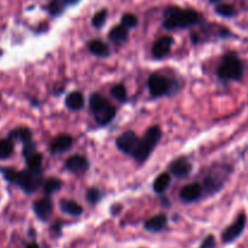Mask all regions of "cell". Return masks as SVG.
<instances>
[{
    "label": "cell",
    "mask_w": 248,
    "mask_h": 248,
    "mask_svg": "<svg viewBox=\"0 0 248 248\" xmlns=\"http://www.w3.org/2000/svg\"><path fill=\"white\" fill-rule=\"evenodd\" d=\"M109 38H110V40L113 43L119 44V45L124 44L128 39V29L126 27H124L123 24H120L118 27H114L110 31V33H109Z\"/></svg>",
    "instance_id": "obj_18"
},
{
    "label": "cell",
    "mask_w": 248,
    "mask_h": 248,
    "mask_svg": "<svg viewBox=\"0 0 248 248\" xmlns=\"http://www.w3.org/2000/svg\"><path fill=\"white\" fill-rule=\"evenodd\" d=\"M161 135V128H160L159 126H153V127H150L149 130L145 132L144 137L140 138L137 150H136L135 154L132 155L138 164H143V162L149 157L153 149H154V148L156 147L157 143H159Z\"/></svg>",
    "instance_id": "obj_5"
},
{
    "label": "cell",
    "mask_w": 248,
    "mask_h": 248,
    "mask_svg": "<svg viewBox=\"0 0 248 248\" xmlns=\"http://www.w3.org/2000/svg\"><path fill=\"white\" fill-rule=\"evenodd\" d=\"M65 167L73 173L81 174L89 170V161L81 155H74L65 161Z\"/></svg>",
    "instance_id": "obj_13"
},
{
    "label": "cell",
    "mask_w": 248,
    "mask_h": 248,
    "mask_svg": "<svg viewBox=\"0 0 248 248\" xmlns=\"http://www.w3.org/2000/svg\"><path fill=\"white\" fill-rule=\"evenodd\" d=\"M246 220L247 218L245 213L239 215L236 220H235L230 227H228L227 229L224 230V232H223V242H224V244H230V242H234L235 240L239 239L240 235L244 232L245 227H246Z\"/></svg>",
    "instance_id": "obj_7"
},
{
    "label": "cell",
    "mask_w": 248,
    "mask_h": 248,
    "mask_svg": "<svg viewBox=\"0 0 248 248\" xmlns=\"http://www.w3.org/2000/svg\"><path fill=\"white\" fill-rule=\"evenodd\" d=\"M84 96L78 91L70 92L67 96V98H65V106H67L70 110H79V109H81L82 107H84Z\"/></svg>",
    "instance_id": "obj_17"
},
{
    "label": "cell",
    "mask_w": 248,
    "mask_h": 248,
    "mask_svg": "<svg viewBox=\"0 0 248 248\" xmlns=\"http://www.w3.org/2000/svg\"><path fill=\"white\" fill-rule=\"evenodd\" d=\"M26 248H40V247H39V245L35 244V242H31V244H29Z\"/></svg>",
    "instance_id": "obj_34"
},
{
    "label": "cell",
    "mask_w": 248,
    "mask_h": 248,
    "mask_svg": "<svg viewBox=\"0 0 248 248\" xmlns=\"http://www.w3.org/2000/svg\"><path fill=\"white\" fill-rule=\"evenodd\" d=\"M167 225V217L166 215H157L154 217L149 218L144 223L145 230L150 232H160L166 228Z\"/></svg>",
    "instance_id": "obj_15"
},
{
    "label": "cell",
    "mask_w": 248,
    "mask_h": 248,
    "mask_svg": "<svg viewBox=\"0 0 248 248\" xmlns=\"http://www.w3.org/2000/svg\"><path fill=\"white\" fill-rule=\"evenodd\" d=\"M121 24H123L124 27H126L127 29L135 28L138 24L137 16H135L133 14H125L123 16V18H121Z\"/></svg>",
    "instance_id": "obj_29"
},
{
    "label": "cell",
    "mask_w": 248,
    "mask_h": 248,
    "mask_svg": "<svg viewBox=\"0 0 248 248\" xmlns=\"http://www.w3.org/2000/svg\"><path fill=\"white\" fill-rule=\"evenodd\" d=\"M52 201H51V199L48 196H45V198L40 199V200H36L33 203L34 213L43 222H45V220H47L50 218V216L52 215Z\"/></svg>",
    "instance_id": "obj_9"
},
{
    "label": "cell",
    "mask_w": 248,
    "mask_h": 248,
    "mask_svg": "<svg viewBox=\"0 0 248 248\" xmlns=\"http://www.w3.org/2000/svg\"><path fill=\"white\" fill-rule=\"evenodd\" d=\"M216 246V239L213 235H208L201 244L200 248H215Z\"/></svg>",
    "instance_id": "obj_31"
},
{
    "label": "cell",
    "mask_w": 248,
    "mask_h": 248,
    "mask_svg": "<svg viewBox=\"0 0 248 248\" xmlns=\"http://www.w3.org/2000/svg\"><path fill=\"white\" fill-rule=\"evenodd\" d=\"M140 138H138V136L136 135L132 131H127V132L123 133L121 136H119L118 140H116V145H118L119 149L123 153L128 155H133L135 152L137 150L138 144H140Z\"/></svg>",
    "instance_id": "obj_8"
},
{
    "label": "cell",
    "mask_w": 248,
    "mask_h": 248,
    "mask_svg": "<svg viewBox=\"0 0 248 248\" xmlns=\"http://www.w3.org/2000/svg\"><path fill=\"white\" fill-rule=\"evenodd\" d=\"M211 2H218V1H220V0H210Z\"/></svg>",
    "instance_id": "obj_35"
},
{
    "label": "cell",
    "mask_w": 248,
    "mask_h": 248,
    "mask_svg": "<svg viewBox=\"0 0 248 248\" xmlns=\"http://www.w3.org/2000/svg\"><path fill=\"white\" fill-rule=\"evenodd\" d=\"M61 227H62V225H61V223H58V224H57V223H56V224L52 227V230H55V232H57V235H60Z\"/></svg>",
    "instance_id": "obj_32"
},
{
    "label": "cell",
    "mask_w": 248,
    "mask_h": 248,
    "mask_svg": "<svg viewBox=\"0 0 248 248\" xmlns=\"http://www.w3.org/2000/svg\"><path fill=\"white\" fill-rule=\"evenodd\" d=\"M170 183H171V173H161L154 182V191H156L157 194H162L164 191H166V189L169 188Z\"/></svg>",
    "instance_id": "obj_21"
},
{
    "label": "cell",
    "mask_w": 248,
    "mask_h": 248,
    "mask_svg": "<svg viewBox=\"0 0 248 248\" xmlns=\"http://www.w3.org/2000/svg\"><path fill=\"white\" fill-rule=\"evenodd\" d=\"M89 50L97 57H107L110 53L109 46L102 40H92L89 43Z\"/></svg>",
    "instance_id": "obj_20"
},
{
    "label": "cell",
    "mask_w": 248,
    "mask_h": 248,
    "mask_svg": "<svg viewBox=\"0 0 248 248\" xmlns=\"http://www.w3.org/2000/svg\"><path fill=\"white\" fill-rule=\"evenodd\" d=\"M60 208L62 212L67 213L69 216H80L82 213V207L78 202L73 200H61L60 202Z\"/></svg>",
    "instance_id": "obj_19"
},
{
    "label": "cell",
    "mask_w": 248,
    "mask_h": 248,
    "mask_svg": "<svg viewBox=\"0 0 248 248\" xmlns=\"http://www.w3.org/2000/svg\"><path fill=\"white\" fill-rule=\"evenodd\" d=\"M86 199L91 205H96L97 202H99V200L102 199V193L96 188H92L87 191Z\"/></svg>",
    "instance_id": "obj_30"
},
{
    "label": "cell",
    "mask_w": 248,
    "mask_h": 248,
    "mask_svg": "<svg viewBox=\"0 0 248 248\" xmlns=\"http://www.w3.org/2000/svg\"><path fill=\"white\" fill-rule=\"evenodd\" d=\"M216 12L223 17H232L236 14V10H235V7L232 6V5L222 4L218 5V6L216 7Z\"/></svg>",
    "instance_id": "obj_27"
},
{
    "label": "cell",
    "mask_w": 248,
    "mask_h": 248,
    "mask_svg": "<svg viewBox=\"0 0 248 248\" xmlns=\"http://www.w3.org/2000/svg\"><path fill=\"white\" fill-rule=\"evenodd\" d=\"M14 153V140L7 138L0 140V160H6Z\"/></svg>",
    "instance_id": "obj_22"
},
{
    "label": "cell",
    "mask_w": 248,
    "mask_h": 248,
    "mask_svg": "<svg viewBox=\"0 0 248 248\" xmlns=\"http://www.w3.org/2000/svg\"><path fill=\"white\" fill-rule=\"evenodd\" d=\"M63 1H64L65 5H74L77 2H79L80 0H63Z\"/></svg>",
    "instance_id": "obj_33"
},
{
    "label": "cell",
    "mask_w": 248,
    "mask_h": 248,
    "mask_svg": "<svg viewBox=\"0 0 248 248\" xmlns=\"http://www.w3.org/2000/svg\"><path fill=\"white\" fill-rule=\"evenodd\" d=\"M0 173L10 184L18 186L26 194H33L38 190L43 182L41 171H33L29 169L16 171L10 167H0Z\"/></svg>",
    "instance_id": "obj_1"
},
{
    "label": "cell",
    "mask_w": 248,
    "mask_h": 248,
    "mask_svg": "<svg viewBox=\"0 0 248 248\" xmlns=\"http://www.w3.org/2000/svg\"><path fill=\"white\" fill-rule=\"evenodd\" d=\"M173 82L160 74H152L148 80V87L153 97H162L172 91Z\"/></svg>",
    "instance_id": "obj_6"
},
{
    "label": "cell",
    "mask_w": 248,
    "mask_h": 248,
    "mask_svg": "<svg viewBox=\"0 0 248 248\" xmlns=\"http://www.w3.org/2000/svg\"><path fill=\"white\" fill-rule=\"evenodd\" d=\"M217 75L224 81H239L244 75V65L236 53H228L223 57Z\"/></svg>",
    "instance_id": "obj_4"
},
{
    "label": "cell",
    "mask_w": 248,
    "mask_h": 248,
    "mask_svg": "<svg viewBox=\"0 0 248 248\" xmlns=\"http://www.w3.org/2000/svg\"><path fill=\"white\" fill-rule=\"evenodd\" d=\"M9 138L12 140H19L22 144H26V143H29L33 140V137H31V131L29 130L28 127H17L15 130L10 131Z\"/></svg>",
    "instance_id": "obj_16"
},
{
    "label": "cell",
    "mask_w": 248,
    "mask_h": 248,
    "mask_svg": "<svg viewBox=\"0 0 248 248\" xmlns=\"http://www.w3.org/2000/svg\"><path fill=\"white\" fill-rule=\"evenodd\" d=\"M201 17L194 10H182L177 6H171L165 11L164 27L166 29L189 28L200 22Z\"/></svg>",
    "instance_id": "obj_2"
},
{
    "label": "cell",
    "mask_w": 248,
    "mask_h": 248,
    "mask_svg": "<svg viewBox=\"0 0 248 248\" xmlns=\"http://www.w3.org/2000/svg\"><path fill=\"white\" fill-rule=\"evenodd\" d=\"M62 186V182L57 178H48L44 184V191L46 195H51V194L58 191Z\"/></svg>",
    "instance_id": "obj_24"
},
{
    "label": "cell",
    "mask_w": 248,
    "mask_h": 248,
    "mask_svg": "<svg viewBox=\"0 0 248 248\" xmlns=\"http://www.w3.org/2000/svg\"><path fill=\"white\" fill-rule=\"evenodd\" d=\"M90 109L99 125H108L116 115V109L109 101L99 93H92L90 97Z\"/></svg>",
    "instance_id": "obj_3"
},
{
    "label": "cell",
    "mask_w": 248,
    "mask_h": 248,
    "mask_svg": "<svg viewBox=\"0 0 248 248\" xmlns=\"http://www.w3.org/2000/svg\"><path fill=\"white\" fill-rule=\"evenodd\" d=\"M0 101H1V96H0Z\"/></svg>",
    "instance_id": "obj_36"
},
{
    "label": "cell",
    "mask_w": 248,
    "mask_h": 248,
    "mask_svg": "<svg viewBox=\"0 0 248 248\" xmlns=\"http://www.w3.org/2000/svg\"><path fill=\"white\" fill-rule=\"evenodd\" d=\"M111 96L115 99H118L119 102H126L127 101V91H126V87L124 85L118 84L115 86L111 87L110 90Z\"/></svg>",
    "instance_id": "obj_25"
},
{
    "label": "cell",
    "mask_w": 248,
    "mask_h": 248,
    "mask_svg": "<svg viewBox=\"0 0 248 248\" xmlns=\"http://www.w3.org/2000/svg\"><path fill=\"white\" fill-rule=\"evenodd\" d=\"M64 7H65V4L63 0H52V1L48 4L47 10L52 16H58V15L62 14Z\"/></svg>",
    "instance_id": "obj_26"
},
{
    "label": "cell",
    "mask_w": 248,
    "mask_h": 248,
    "mask_svg": "<svg viewBox=\"0 0 248 248\" xmlns=\"http://www.w3.org/2000/svg\"><path fill=\"white\" fill-rule=\"evenodd\" d=\"M107 15H108V11H107L106 9L97 12L93 16V18H92V26H93L94 28H101V27L106 23Z\"/></svg>",
    "instance_id": "obj_28"
},
{
    "label": "cell",
    "mask_w": 248,
    "mask_h": 248,
    "mask_svg": "<svg viewBox=\"0 0 248 248\" xmlns=\"http://www.w3.org/2000/svg\"><path fill=\"white\" fill-rule=\"evenodd\" d=\"M26 159L27 167L33 171H41V162H43V155L40 153L35 152L33 154H29L28 156L24 157Z\"/></svg>",
    "instance_id": "obj_23"
},
{
    "label": "cell",
    "mask_w": 248,
    "mask_h": 248,
    "mask_svg": "<svg viewBox=\"0 0 248 248\" xmlns=\"http://www.w3.org/2000/svg\"><path fill=\"white\" fill-rule=\"evenodd\" d=\"M202 195V186L199 183H193L188 184V186H184L181 190V194H179V198L183 202L189 203L194 202V201L199 200Z\"/></svg>",
    "instance_id": "obj_12"
},
{
    "label": "cell",
    "mask_w": 248,
    "mask_h": 248,
    "mask_svg": "<svg viewBox=\"0 0 248 248\" xmlns=\"http://www.w3.org/2000/svg\"><path fill=\"white\" fill-rule=\"evenodd\" d=\"M73 138L69 135H61L52 140L50 145V152L52 154H62L72 148Z\"/></svg>",
    "instance_id": "obj_14"
},
{
    "label": "cell",
    "mask_w": 248,
    "mask_h": 248,
    "mask_svg": "<svg viewBox=\"0 0 248 248\" xmlns=\"http://www.w3.org/2000/svg\"><path fill=\"white\" fill-rule=\"evenodd\" d=\"M169 170L171 172V174H173L177 178H186V176L190 174L193 166H191V164L186 157H181V159H177L174 161H172Z\"/></svg>",
    "instance_id": "obj_10"
},
{
    "label": "cell",
    "mask_w": 248,
    "mask_h": 248,
    "mask_svg": "<svg viewBox=\"0 0 248 248\" xmlns=\"http://www.w3.org/2000/svg\"><path fill=\"white\" fill-rule=\"evenodd\" d=\"M172 44H173V39L169 35L157 39L154 43V45H153V56H154L156 60L164 58L165 56L169 55V52L171 51Z\"/></svg>",
    "instance_id": "obj_11"
}]
</instances>
